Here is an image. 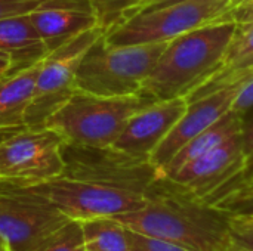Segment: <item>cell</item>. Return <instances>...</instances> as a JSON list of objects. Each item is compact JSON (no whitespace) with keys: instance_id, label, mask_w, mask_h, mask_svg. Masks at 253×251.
<instances>
[{"instance_id":"1","label":"cell","mask_w":253,"mask_h":251,"mask_svg":"<svg viewBox=\"0 0 253 251\" xmlns=\"http://www.w3.org/2000/svg\"><path fill=\"white\" fill-rule=\"evenodd\" d=\"M126 229L175 243L191 251H230V217L178 191L148 189V201L138 210L114 216Z\"/></svg>"},{"instance_id":"2","label":"cell","mask_w":253,"mask_h":251,"mask_svg":"<svg viewBox=\"0 0 253 251\" xmlns=\"http://www.w3.org/2000/svg\"><path fill=\"white\" fill-rule=\"evenodd\" d=\"M236 24L206 25L169 40L141 87L156 101L187 96L218 65Z\"/></svg>"},{"instance_id":"3","label":"cell","mask_w":253,"mask_h":251,"mask_svg":"<svg viewBox=\"0 0 253 251\" xmlns=\"http://www.w3.org/2000/svg\"><path fill=\"white\" fill-rule=\"evenodd\" d=\"M156 99L144 95L98 96L76 90L71 98L46 121L65 143L108 148L120 136L129 118Z\"/></svg>"},{"instance_id":"4","label":"cell","mask_w":253,"mask_h":251,"mask_svg":"<svg viewBox=\"0 0 253 251\" xmlns=\"http://www.w3.org/2000/svg\"><path fill=\"white\" fill-rule=\"evenodd\" d=\"M168 41L114 46L101 34L84 52L76 72L77 90L98 96L141 95V87Z\"/></svg>"},{"instance_id":"5","label":"cell","mask_w":253,"mask_h":251,"mask_svg":"<svg viewBox=\"0 0 253 251\" xmlns=\"http://www.w3.org/2000/svg\"><path fill=\"white\" fill-rule=\"evenodd\" d=\"M242 1L245 0H185L130 16L104 36L114 46L168 41L206 25L230 22V12Z\"/></svg>"},{"instance_id":"6","label":"cell","mask_w":253,"mask_h":251,"mask_svg":"<svg viewBox=\"0 0 253 251\" xmlns=\"http://www.w3.org/2000/svg\"><path fill=\"white\" fill-rule=\"evenodd\" d=\"M64 138L50 127H24L0 141V183L30 186L64 173Z\"/></svg>"},{"instance_id":"7","label":"cell","mask_w":253,"mask_h":251,"mask_svg":"<svg viewBox=\"0 0 253 251\" xmlns=\"http://www.w3.org/2000/svg\"><path fill=\"white\" fill-rule=\"evenodd\" d=\"M105 31L93 27L47 53L40 65L33 99L25 114V127H43L77 90L76 72L84 52Z\"/></svg>"},{"instance_id":"8","label":"cell","mask_w":253,"mask_h":251,"mask_svg":"<svg viewBox=\"0 0 253 251\" xmlns=\"http://www.w3.org/2000/svg\"><path fill=\"white\" fill-rule=\"evenodd\" d=\"M245 172L242 132L205 155L193 160L166 179L173 188L205 204L233 188Z\"/></svg>"},{"instance_id":"9","label":"cell","mask_w":253,"mask_h":251,"mask_svg":"<svg viewBox=\"0 0 253 251\" xmlns=\"http://www.w3.org/2000/svg\"><path fill=\"white\" fill-rule=\"evenodd\" d=\"M67 220L46 200L0 183V238L10 251H31Z\"/></svg>"},{"instance_id":"10","label":"cell","mask_w":253,"mask_h":251,"mask_svg":"<svg viewBox=\"0 0 253 251\" xmlns=\"http://www.w3.org/2000/svg\"><path fill=\"white\" fill-rule=\"evenodd\" d=\"M187 107L185 96H178L156 101L139 109L129 118L111 148L133 160L148 161L157 145L182 117Z\"/></svg>"},{"instance_id":"11","label":"cell","mask_w":253,"mask_h":251,"mask_svg":"<svg viewBox=\"0 0 253 251\" xmlns=\"http://www.w3.org/2000/svg\"><path fill=\"white\" fill-rule=\"evenodd\" d=\"M239 84L216 90L205 98L196 99L188 104L182 117L170 129L166 138L157 145L148 158V163L157 173L172 160V157L193 138L206 130L222 115H225L234 102Z\"/></svg>"},{"instance_id":"12","label":"cell","mask_w":253,"mask_h":251,"mask_svg":"<svg viewBox=\"0 0 253 251\" xmlns=\"http://www.w3.org/2000/svg\"><path fill=\"white\" fill-rule=\"evenodd\" d=\"M253 75V22L236 24L234 33L215 70L187 96V102L240 84Z\"/></svg>"},{"instance_id":"13","label":"cell","mask_w":253,"mask_h":251,"mask_svg":"<svg viewBox=\"0 0 253 251\" xmlns=\"http://www.w3.org/2000/svg\"><path fill=\"white\" fill-rule=\"evenodd\" d=\"M30 19L47 53L64 46L83 31L99 27L90 6L46 7L30 13Z\"/></svg>"},{"instance_id":"14","label":"cell","mask_w":253,"mask_h":251,"mask_svg":"<svg viewBox=\"0 0 253 251\" xmlns=\"http://www.w3.org/2000/svg\"><path fill=\"white\" fill-rule=\"evenodd\" d=\"M42 61L0 78V133H13L25 127V114L33 99Z\"/></svg>"},{"instance_id":"15","label":"cell","mask_w":253,"mask_h":251,"mask_svg":"<svg viewBox=\"0 0 253 251\" xmlns=\"http://www.w3.org/2000/svg\"><path fill=\"white\" fill-rule=\"evenodd\" d=\"M0 55L10 61V72L30 67L47 55L30 15L0 19Z\"/></svg>"},{"instance_id":"16","label":"cell","mask_w":253,"mask_h":251,"mask_svg":"<svg viewBox=\"0 0 253 251\" xmlns=\"http://www.w3.org/2000/svg\"><path fill=\"white\" fill-rule=\"evenodd\" d=\"M242 129H243V117H240L239 114L230 109L218 121H215L212 126H209L206 130H203L196 138H193L188 143H185L172 157V160L157 173V180H166L181 167L205 155L211 149L216 148L218 145H221L236 133L242 132Z\"/></svg>"},{"instance_id":"17","label":"cell","mask_w":253,"mask_h":251,"mask_svg":"<svg viewBox=\"0 0 253 251\" xmlns=\"http://www.w3.org/2000/svg\"><path fill=\"white\" fill-rule=\"evenodd\" d=\"M86 251H127L126 228L113 217L80 222Z\"/></svg>"},{"instance_id":"18","label":"cell","mask_w":253,"mask_h":251,"mask_svg":"<svg viewBox=\"0 0 253 251\" xmlns=\"http://www.w3.org/2000/svg\"><path fill=\"white\" fill-rule=\"evenodd\" d=\"M31 251H86L82 223L77 220H67Z\"/></svg>"},{"instance_id":"19","label":"cell","mask_w":253,"mask_h":251,"mask_svg":"<svg viewBox=\"0 0 253 251\" xmlns=\"http://www.w3.org/2000/svg\"><path fill=\"white\" fill-rule=\"evenodd\" d=\"M64 6H90L89 0H0V19L30 15L36 10L46 7Z\"/></svg>"},{"instance_id":"20","label":"cell","mask_w":253,"mask_h":251,"mask_svg":"<svg viewBox=\"0 0 253 251\" xmlns=\"http://www.w3.org/2000/svg\"><path fill=\"white\" fill-rule=\"evenodd\" d=\"M139 0H89L98 25L108 31L122 22L125 13Z\"/></svg>"},{"instance_id":"21","label":"cell","mask_w":253,"mask_h":251,"mask_svg":"<svg viewBox=\"0 0 253 251\" xmlns=\"http://www.w3.org/2000/svg\"><path fill=\"white\" fill-rule=\"evenodd\" d=\"M230 217H253V191L228 192L208 204Z\"/></svg>"},{"instance_id":"22","label":"cell","mask_w":253,"mask_h":251,"mask_svg":"<svg viewBox=\"0 0 253 251\" xmlns=\"http://www.w3.org/2000/svg\"><path fill=\"white\" fill-rule=\"evenodd\" d=\"M126 238H127V251H191L175 243L148 237L130 229H126Z\"/></svg>"},{"instance_id":"23","label":"cell","mask_w":253,"mask_h":251,"mask_svg":"<svg viewBox=\"0 0 253 251\" xmlns=\"http://www.w3.org/2000/svg\"><path fill=\"white\" fill-rule=\"evenodd\" d=\"M230 217V216H228ZM233 246L253 251V225L243 217H230Z\"/></svg>"},{"instance_id":"24","label":"cell","mask_w":253,"mask_h":251,"mask_svg":"<svg viewBox=\"0 0 253 251\" xmlns=\"http://www.w3.org/2000/svg\"><path fill=\"white\" fill-rule=\"evenodd\" d=\"M253 109V75L248 80L242 81L239 84L237 95L234 98V102L231 105V111L243 117V120L251 114Z\"/></svg>"},{"instance_id":"25","label":"cell","mask_w":253,"mask_h":251,"mask_svg":"<svg viewBox=\"0 0 253 251\" xmlns=\"http://www.w3.org/2000/svg\"><path fill=\"white\" fill-rule=\"evenodd\" d=\"M242 139H243V151H245V172L243 176L240 178V180L243 178H246L249 173L253 172V114L248 118L243 120V129H242ZM239 180V182H240ZM237 182V183H239ZM236 183V185H237ZM231 189V188H230ZM228 189V191H230Z\"/></svg>"},{"instance_id":"26","label":"cell","mask_w":253,"mask_h":251,"mask_svg":"<svg viewBox=\"0 0 253 251\" xmlns=\"http://www.w3.org/2000/svg\"><path fill=\"white\" fill-rule=\"evenodd\" d=\"M181 1H185V0H139L136 4H133L125 13L122 22L125 19L130 18V16L145 13V12H151V10H157V9H162V7H166V6H170V4H175V3H181Z\"/></svg>"},{"instance_id":"27","label":"cell","mask_w":253,"mask_h":251,"mask_svg":"<svg viewBox=\"0 0 253 251\" xmlns=\"http://www.w3.org/2000/svg\"><path fill=\"white\" fill-rule=\"evenodd\" d=\"M228 21L233 24L253 22V0H245L239 3L228 16Z\"/></svg>"},{"instance_id":"28","label":"cell","mask_w":253,"mask_h":251,"mask_svg":"<svg viewBox=\"0 0 253 251\" xmlns=\"http://www.w3.org/2000/svg\"><path fill=\"white\" fill-rule=\"evenodd\" d=\"M233 191H253V172L252 173H249L246 178H243L237 185H234L230 191H227L225 194H228V192H233ZM225 194H222V195H225ZM221 195V197H222ZM219 198V197H218ZM215 201V200H213ZM211 204V203H209Z\"/></svg>"},{"instance_id":"29","label":"cell","mask_w":253,"mask_h":251,"mask_svg":"<svg viewBox=\"0 0 253 251\" xmlns=\"http://www.w3.org/2000/svg\"><path fill=\"white\" fill-rule=\"evenodd\" d=\"M10 68H12L10 61H9L6 56H1V55H0V78L4 77L7 72H10Z\"/></svg>"},{"instance_id":"30","label":"cell","mask_w":253,"mask_h":251,"mask_svg":"<svg viewBox=\"0 0 253 251\" xmlns=\"http://www.w3.org/2000/svg\"><path fill=\"white\" fill-rule=\"evenodd\" d=\"M0 251H10L9 250V247H7V244L0 238Z\"/></svg>"},{"instance_id":"31","label":"cell","mask_w":253,"mask_h":251,"mask_svg":"<svg viewBox=\"0 0 253 251\" xmlns=\"http://www.w3.org/2000/svg\"><path fill=\"white\" fill-rule=\"evenodd\" d=\"M230 251H249V250H245V249H242V247H237V246H231V250Z\"/></svg>"},{"instance_id":"32","label":"cell","mask_w":253,"mask_h":251,"mask_svg":"<svg viewBox=\"0 0 253 251\" xmlns=\"http://www.w3.org/2000/svg\"><path fill=\"white\" fill-rule=\"evenodd\" d=\"M9 135H10V133H7V135H4V133H0V141H1V139H4V138H6V136H9Z\"/></svg>"},{"instance_id":"33","label":"cell","mask_w":253,"mask_h":251,"mask_svg":"<svg viewBox=\"0 0 253 251\" xmlns=\"http://www.w3.org/2000/svg\"><path fill=\"white\" fill-rule=\"evenodd\" d=\"M243 219H246V220H249V222H251V223H252V225H253V217H243Z\"/></svg>"},{"instance_id":"34","label":"cell","mask_w":253,"mask_h":251,"mask_svg":"<svg viewBox=\"0 0 253 251\" xmlns=\"http://www.w3.org/2000/svg\"><path fill=\"white\" fill-rule=\"evenodd\" d=\"M233 192H234V191H233Z\"/></svg>"}]
</instances>
